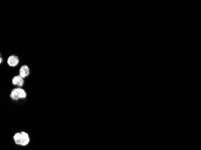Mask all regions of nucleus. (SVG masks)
<instances>
[{"mask_svg":"<svg viewBox=\"0 0 201 150\" xmlns=\"http://www.w3.org/2000/svg\"><path fill=\"white\" fill-rule=\"evenodd\" d=\"M10 97L13 100H17L18 99H20L19 94H18V91H17V88H14L12 91V92L10 93Z\"/></svg>","mask_w":201,"mask_h":150,"instance_id":"39448f33","label":"nucleus"},{"mask_svg":"<svg viewBox=\"0 0 201 150\" xmlns=\"http://www.w3.org/2000/svg\"><path fill=\"white\" fill-rule=\"evenodd\" d=\"M29 74H30V69L27 66L24 65V66H22L20 68V75L22 78H26L27 76H28Z\"/></svg>","mask_w":201,"mask_h":150,"instance_id":"20e7f679","label":"nucleus"},{"mask_svg":"<svg viewBox=\"0 0 201 150\" xmlns=\"http://www.w3.org/2000/svg\"><path fill=\"white\" fill-rule=\"evenodd\" d=\"M17 91H18V94H19L20 99H25L27 96V93L25 91V90L21 88H17Z\"/></svg>","mask_w":201,"mask_h":150,"instance_id":"423d86ee","label":"nucleus"},{"mask_svg":"<svg viewBox=\"0 0 201 150\" xmlns=\"http://www.w3.org/2000/svg\"><path fill=\"white\" fill-rule=\"evenodd\" d=\"M24 83V78H22L20 75L19 76H16L12 79V84L14 85H17L18 87L23 86Z\"/></svg>","mask_w":201,"mask_h":150,"instance_id":"7ed1b4c3","label":"nucleus"},{"mask_svg":"<svg viewBox=\"0 0 201 150\" xmlns=\"http://www.w3.org/2000/svg\"><path fill=\"white\" fill-rule=\"evenodd\" d=\"M21 138V133H16L14 136H13V139L16 143V144L19 145L20 139Z\"/></svg>","mask_w":201,"mask_h":150,"instance_id":"0eeeda50","label":"nucleus"},{"mask_svg":"<svg viewBox=\"0 0 201 150\" xmlns=\"http://www.w3.org/2000/svg\"><path fill=\"white\" fill-rule=\"evenodd\" d=\"M19 63V58L16 55H11L8 58L7 64L11 67L16 66Z\"/></svg>","mask_w":201,"mask_h":150,"instance_id":"f03ea898","label":"nucleus"},{"mask_svg":"<svg viewBox=\"0 0 201 150\" xmlns=\"http://www.w3.org/2000/svg\"><path fill=\"white\" fill-rule=\"evenodd\" d=\"M21 138L19 143V145L21 146H26L30 142V138L28 135L25 132H21Z\"/></svg>","mask_w":201,"mask_h":150,"instance_id":"f257e3e1","label":"nucleus"},{"mask_svg":"<svg viewBox=\"0 0 201 150\" xmlns=\"http://www.w3.org/2000/svg\"><path fill=\"white\" fill-rule=\"evenodd\" d=\"M2 61H3V58H0V63H2Z\"/></svg>","mask_w":201,"mask_h":150,"instance_id":"6e6552de","label":"nucleus"}]
</instances>
